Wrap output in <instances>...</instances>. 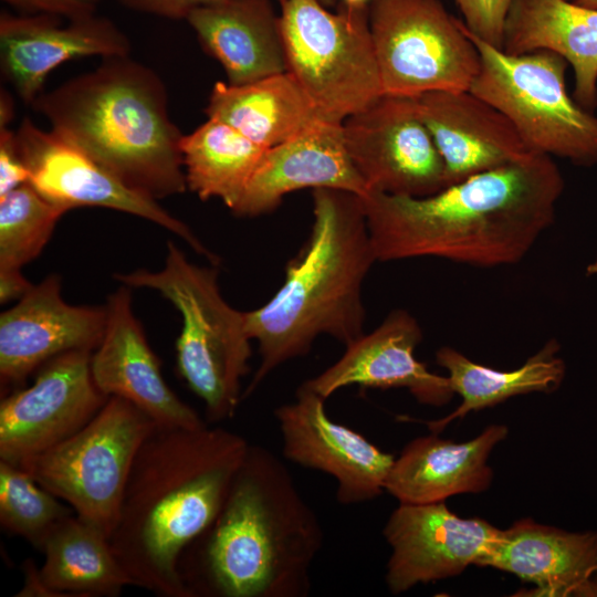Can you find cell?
Returning a JSON list of instances; mask_svg holds the SVG:
<instances>
[{
  "instance_id": "obj_1",
  "label": "cell",
  "mask_w": 597,
  "mask_h": 597,
  "mask_svg": "<svg viewBox=\"0 0 597 597\" xmlns=\"http://www.w3.org/2000/svg\"><path fill=\"white\" fill-rule=\"evenodd\" d=\"M564 179L533 154L425 197H362L377 261L436 256L491 268L521 261L553 223Z\"/></svg>"
},
{
  "instance_id": "obj_2",
  "label": "cell",
  "mask_w": 597,
  "mask_h": 597,
  "mask_svg": "<svg viewBox=\"0 0 597 597\" xmlns=\"http://www.w3.org/2000/svg\"><path fill=\"white\" fill-rule=\"evenodd\" d=\"M324 544L321 521L290 470L251 444L212 521L185 547L188 597H306Z\"/></svg>"
},
{
  "instance_id": "obj_3",
  "label": "cell",
  "mask_w": 597,
  "mask_h": 597,
  "mask_svg": "<svg viewBox=\"0 0 597 597\" xmlns=\"http://www.w3.org/2000/svg\"><path fill=\"white\" fill-rule=\"evenodd\" d=\"M250 443L222 427L157 426L132 467L112 549L134 582L160 597H188L185 547L212 521Z\"/></svg>"
},
{
  "instance_id": "obj_4",
  "label": "cell",
  "mask_w": 597,
  "mask_h": 597,
  "mask_svg": "<svg viewBox=\"0 0 597 597\" xmlns=\"http://www.w3.org/2000/svg\"><path fill=\"white\" fill-rule=\"evenodd\" d=\"M312 198V230L287 262L283 284L264 305L244 312L260 364L242 399L275 368L308 354L320 335L347 346L364 334L362 286L377 259L362 197L318 188Z\"/></svg>"
},
{
  "instance_id": "obj_5",
  "label": "cell",
  "mask_w": 597,
  "mask_h": 597,
  "mask_svg": "<svg viewBox=\"0 0 597 597\" xmlns=\"http://www.w3.org/2000/svg\"><path fill=\"white\" fill-rule=\"evenodd\" d=\"M30 106L130 188L156 200L187 189L184 134L169 116L165 84L129 55L103 59Z\"/></svg>"
},
{
  "instance_id": "obj_6",
  "label": "cell",
  "mask_w": 597,
  "mask_h": 597,
  "mask_svg": "<svg viewBox=\"0 0 597 597\" xmlns=\"http://www.w3.org/2000/svg\"><path fill=\"white\" fill-rule=\"evenodd\" d=\"M114 277L129 287L155 290L174 304L181 315L176 343L181 377L203 401L210 423L233 417L242 400L241 379L250 371L251 338L244 312L221 295L218 270L189 262L168 241L163 269H139Z\"/></svg>"
},
{
  "instance_id": "obj_7",
  "label": "cell",
  "mask_w": 597,
  "mask_h": 597,
  "mask_svg": "<svg viewBox=\"0 0 597 597\" xmlns=\"http://www.w3.org/2000/svg\"><path fill=\"white\" fill-rule=\"evenodd\" d=\"M462 24L481 61L470 91L499 109L532 151L597 165V116L568 94L566 60L549 50L506 53Z\"/></svg>"
},
{
  "instance_id": "obj_8",
  "label": "cell",
  "mask_w": 597,
  "mask_h": 597,
  "mask_svg": "<svg viewBox=\"0 0 597 597\" xmlns=\"http://www.w3.org/2000/svg\"><path fill=\"white\" fill-rule=\"evenodd\" d=\"M280 23L286 71L326 122L342 124L384 94L368 8L283 0Z\"/></svg>"
},
{
  "instance_id": "obj_9",
  "label": "cell",
  "mask_w": 597,
  "mask_h": 597,
  "mask_svg": "<svg viewBox=\"0 0 597 597\" xmlns=\"http://www.w3.org/2000/svg\"><path fill=\"white\" fill-rule=\"evenodd\" d=\"M155 427L144 411L112 396L76 433L19 467L109 538L135 458Z\"/></svg>"
},
{
  "instance_id": "obj_10",
  "label": "cell",
  "mask_w": 597,
  "mask_h": 597,
  "mask_svg": "<svg viewBox=\"0 0 597 597\" xmlns=\"http://www.w3.org/2000/svg\"><path fill=\"white\" fill-rule=\"evenodd\" d=\"M369 28L384 94L468 91L480 53L439 0H373Z\"/></svg>"
},
{
  "instance_id": "obj_11",
  "label": "cell",
  "mask_w": 597,
  "mask_h": 597,
  "mask_svg": "<svg viewBox=\"0 0 597 597\" xmlns=\"http://www.w3.org/2000/svg\"><path fill=\"white\" fill-rule=\"evenodd\" d=\"M342 133L369 191L425 197L447 187L443 160L416 97L383 94L348 116Z\"/></svg>"
},
{
  "instance_id": "obj_12",
  "label": "cell",
  "mask_w": 597,
  "mask_h": 597,
  "mask_svg": "<svg viewBox=\"0 0 597 597\" xmlns=\"http://www.w3.org/2000/svg\"><path fill=\"white\" fill-rule=\"evenodd\" d=\"M15 132L29 170L28 184L66 212L78 207H102L140 217L178 235L210 261L217 260L191 229L158 200L127 186L60 134L39 128L28 117Z\"/></svg>"
},
{
  "instance_id": "obj_13",
  "label": "cell",
  "mask_w": 597,
  "mask_h": 597,
  "mask_svg": "<svg viewBox=\"0 0 597 597\" xmlns=\"http://www.w3.org/2000/svg\"><path fill=\"white\" fill-rule=\"evenodd\" d=\"M91 354L73 350L39 368L33 384L0 402V460L19 465L82 429L108 397L95 385Z\"/></svg>"
},
{
  "instance_id": "obj_14",
  "label": "cell",
  "mask_w": 597,
  "mask_h": 597,
  "mask_svg": "<svg viewBox=\"0 0 597 597\" xmlns=\"http://www.w3.org/2000/svg\"><path fill=\"white\" fill-rule=\"evenodd\" d=\"M274 417L283 457L334 478L339 504H360L383 494L394 455L359 432L333 421L323 397L300 386L295 400L279 406Z\"/></svg>"
},
{
  "instance_id": "obj_15",
  "label": "cell",
  "mask_w": 597,
  "mask_h": 597,
  "mask_svg": "<svg viewBox=\"0 0 597 597\" xmlns=\"http://www.w3.org/2000/svg\"><path fill=\"white\" fill-rule=\"evenodd\" d=\"M499 531L485 520L458 516L444 501L399 503L383 530L391 547L385 576L389 591L399 595L478 566Z\"/></svg>"
},
{
  "instance_id": "obj_16",
  "label": "cell",
  "mask_w": 597,
  "mask_h": 597,
  "mask_svg": "<svg viewBox=\"0 0 597 597\" xmlns=\"http://www.w3.org/2000/svg\"><path fill=\"white\" fill-rule=\"evenodd\" d=\"M106 320V306L66 303L56 274L33 285L0 315L1 390L22 384L56 356L93 352L103 338Z\"/></svg>"
},
{
  "instance_id": "obj_17",
  "label": "cell",
  "mask_w": 597,
  "mask_h": 597,
  "mask_svg": "<svg viewBox=\"0 0 597 597\" xmlns=\"http://www.w3.org/2000/svg\"><path fill=\"white\" fill-rule=\"evenodd\" d=\"M130 289L122 284L105 305V332L90 362L95 385L107 397L129 401L157 426L198 428L207 425L167 385L160 362L134 315Z\"/></svg>"
},
{
  "instance_id": "obj_18",
  "label": "cell",
  "mask_w": 597,
  "mask_h": 597,
  "mask_svg": "<svg viewBox=\"0 0 597 597\" xmlns=\"http://www.w3.org/2000/svg\"><path fill=\"white\" fill-rule=\"evenodd\" d=\"M44 14H0V65L24 104L43 92L62 63L85 56L129 55L130 42L111 20L96 14L67 20Z\"/></svg>"
},
{
  "instance_id": "obj_19",
  "label": "cell",
  "mask_w": 597,
  "mask_h": 597,
  "mask_svg": "<svg viewBox=\"0 0 597 597\" xmlns=\"http://www.w3.org/2000/svg\"><path fill=\"white\" fill-rule=\"evenodd\" d=\"M422 331L407 311L395 310L369 334L348 344L342 357L301 386L325 400L337 390L358 385L363 388H406L421 404L440 407L454 392L448 376L431 373L415 350Z\"/></svg>"
},
{
  "instance_id": "obj_20",
  "label": "cell",
  "mask_w": 597,
  "mask_h": 597,
  "mask_svg": "<svg viewBox=\"0 0 597 597\" xmlns=\"http://www.w3.org/2000/svg\"><path fill=\"white\" fill-rule=\"evenodd\" d=\"M416 100L443 160L447 186L536 154L499 109L470 90Z\"/></svg>"
},
{
  "instance_id": "obj_21",
  "label": "cell",
  "mask_w": 597,
  "mask_h": 597,
  "mask_svg": "<svg viewBox=\"0 0 597 597\" xmlns=\"http://www.w3.org/2000/svg\"><path fill=\"white\" fill-rule=\"evenodd\" d=\"M304 188L339 189L360 197L369 192L346 150L342 124L322 122L268 148L231 211L239 217L264 214L287 193Z\"/></svg>"
},
{
  "instance_id": "obj_22",
  "label": "cell",
  "mask_w": 597,
  "mask_h": 597,
  "mask_svg": "<svg viewBox=\"0 0 597 597\" xmlns=\"http://www.w3.org/2000/svg\"><path fill=\"white\" fill-rule=\"evenodd\" d=\"M478 566L533 584L527 596H579L597 574V531L569 532L521 520L499 531Z\"/></svg>"
},
{
  "instance_id": "obj_23",
  "label": "cell",
  "mask_w": 597,
  "mask_h": 597,
  "mask_svg": "<svg viewBox=\"0 0 597 597\" xmlns=\"http://www.w3.org/2000/svg\"><path fill=\"white\" fill-rule=\"evenodd\" d=\"M506 436L505 426L491 425L465 442L444 440L432 432L416 438L395 458L385 491L405 504L437 503L483 492L493 480L488 459Z\"/></svg>"
},
{
  "instance_id": "obj_24",
  "label": "cell",
  "mask_w": 597,
  "mask_h": 597,
  "mask_svg": "<svg viewBox=\"0 0 597 597\" xmlns=\"http://www.w3.org/2000/svg\"><path fill=\"white\" fill-rule=\"evenodd\" d=\"M38 568L23 564L18 597H116L134 582L116 558L108 535L75 513L62 520L46 537Z\"/></svg>"
},
{
  "instance_id": "obj_25",
  "label": "cell",
  "mask_w": 597,
  "mask_h": 597,
  "mask_svg": "<svg viewBox=\"0 0 597 597\" xmlns=\"http://www.w3.org/2000/svg\"><path fill=\"white\" fill-rule=\"evenodd\" d=\"M187 22L228 83L243 85L286 72L280 14L269 0H218L193 10Z\"/></svg>"
},
{
  "instance_id": "obj_26",
  "label": "cell",
  "mask_w": 597,
  "mask_h": 597,
  "mask_svg": "<svg viewBox=\"0 0 597 597\" xmlns=\"http://www.w3.org/2000/svg\"><path fill=\"white\" fill-rule=\"evenodd\" d=\"M502 50L557 53L573 69L575 101L586 109L597 105V9L570 0H513Z\"/></svg>"
},
{
  "instance_id": "obj_27",
  "label": "cell",
  "mask_w": 597,
  "mask_h": 597,
  "mask_svg": "<svg viewBox=\"0 0 597 597\" xmlns=\"http://www.w3.org/2000/svg\"><path fill=\"white\" fill-rule=\"evenodd\" d=\"M263 148H271L326 122L286 72L243 84L216 82L205 108Z\"/></svg>"
},
{
  "instance_id": "obj_28",
  "label": "cell",
  "mask_w": 597,
  "mask_h": 597,
  "mask_svg": "<svg viewBox=\"0 0 597 597\" xmlns=\"http://www.w3.org/2000/svg\"><path fill=\"white\" fill-rule=\"evenodd\" d=\"M558 349L557 342L549 341L521 367L498 370L472 362L452 347L440 348L436 354L437 364L448 371L450 386L462 401L448 416L427 421L428 429L439 434L451 421L471 411L493 407L519 395L556 390L566 370Z\"/></svg>"
},
{
  "instance_id": "obj_29",
  "label": "cell",
  "mask_w": 597,
  "mask_h": 597,
  "mask_svg": "<svg viewBox=\"0 0 597 597\" xmlns=\"http://www.w3.org/2000/svg\"><path fill=\"white\" fill-rule=\"evenodd\" d=\"M266 149L207 117L180 142L187 188L201 200L219 198L232 210Z\"/></svg>"
},
{
  "instance_id": "obj_30",
  "label": "cell",
  "mask_w": 597,
  "mask_h": 597,
  "mask_svg": "<svg viewBox=\"0 0 597 597\" xmlns=\"http://www.w3.org/2000/svg\"><path fill=\"white\" fill-rule=\"evenodd\" d=\"M66 211L30 184L0 197V269H19L34 260Z\"/></svg>"
},
{
  "instance_id": "obj_31",
  "label": "cell",
  "mask_w": 597,
  "mask_h": 597,
  "mask_svg": "<svg viewBox=\"0 0 597 597\" xmlns=\"http://www.w3.org/2000/svg\"><path fill=\"white\" fill-rule=\"evenodd\" d=\"M21 467L0 460V525L41 551L52 530L74 511Z\"/></svg>"
},
{
  "instance_id": "obj_32",
  "label": "cell",
  "mask_w": 597,
  "mask_h": 597,
  "mask_svg": "<svg viewBox=\"0 0 597 597\" xmlns=\"http://www.w3.org/2000/svg\"><path fill=\"white\" fill-rule=\"evenodd\" d=\"M513 0H454L467 29L484 42L502 49L505 20Z\"/></svg>"
},
{
  "instance_id": "obj_33",
  "label": "cell",
  "mask_w": 597,
  "mask_h": 597,
  "mask_svg": "<svg viewBox=\"0 0 597 597\" xmlns=\"http://www.w3.org/2000/svg\"><path fill=\"white\" fill-rule=\"evenodd\" d=\"M29 182V170L19 149L17 132L0 127V197Z\"/></svg>"
},
{
  "instance_id": "obj_34",
  "label": "cell",
  "mask_w": 597,
  "mask_h": 597,
  "mask_svg": "<svg viewBox=\"0 0 597 597\" xmlns=\"http://www.w3.org/2000/svg\"><path fill=\"white\" fill-rule=\"evenodd\" d=\"M24 14H44L75 20L94 15L101 0H2Z\"/></svg>"
},
{
  "instance_id": "obj_35",
  "label": "cell",
  "mask_w": 597,
  "mask_h": 597,
  "mask_svg": "<svg viewBox=\"0 0 597 597\" xmlns=\"http://www.w3.org/2000/svg\"><path fill=\"white\" fill-rule=\"evenodd\" d=\"M122 6L163 18L187 19L197 8L218 0H117Z\"/></svg>"
},
{
  "instance_id": "obj_36",
  "label": "cell",
  "mask_w": 597,
  "mask_h": 597,
  "mask_svg": "<svg viewBox=\"0 0 597 597\" xmlns=\"http://www.w3.org/2000/svg\"><path fill=\"white\" fill-rule=\"evenodd\" d=\"M34 284L25 279L19 269H0V302L8 303L22 298Z\"/></svg>"
},
{
  "instance_id": "obj_37",
  "label": "cell",
  "mask_w": 597,
  "mask_h": 597,
  "mask_svg": "<svg viewBox=\"0 0 597 597\" xmlns=\"http://www.w3.org/2000/svg\"><path fill=\"white\" fill-rule=\"evenodd\" d=\"M12 98L7 91L1 90L0 94V127L8 126L13 116Z\"/></svg>"
},
{
  "instance_id": "obj_38",
  "label": "cell",
  "mask_w": 597,
  "mask_h": 597,
  "mask_svg": "<svg viewBox=\"0 0 597 597\" xmlns=\"http://www.w3.org/2000/svg\"><path fill=\"white\" fill-rule=\"evenodd\" d=\"M579 596H597V574L589 579Z\"/></svg>"
},
{
  "instance_id": "obj_39",
  "label": "cell",
  "mask_w": 597,
  "mask_h": 597,
  "mask_svg": "<svg viewBox=\"0 0 597 597\" xmlns=\"http://www.w3.org/2000/svg\"><path fill=\"white\" fill-rule=\"evenodd\" d=\"M373 0H343V4L349 8H366Z\"/></svg>"
},
{
  "instance_id": "obj_40",
  "label": "cell",
  "mask_w": 597,
  "mask_h": 597,
  "mask_svg": "<svg viewBox=\"0 0 597 597\" xmlns=\"http://www.w3.org/2000/svg\"><path fill=\"white\" fill-rule=\"evenodd\" d=\"M573 1L580 6L597 9V0H573Z\"/></svg>"
},
{
  "instance_id": "obj_41",
  "label": "cell",
  "mask_w": 597,
  "mask_h": 597,
  "mask_svg": "<svg viewBox=\"0 0 597 597\" xmlns=\"http://www.w3.org/2000/svg\"><path fill=\"white\" fill-rule=\"evenodd\" d=\"M586 273L588 275H597V256L595 260L587 266Z\"/></svg>"
},
{
  "instance_id": "obj_42",
  "label": "cell",
  "mask_w": 597,
  "mask_h": 597,
  "mask_svg": "<svg viewBox=\"0 0 597 597\" xmlns=\"http://www.w3.org/2000/svg\"><path fill=\"white\" fill-rule=\"evenodd\" d=\"M279 2H282L283 0H277ZM324 6L327 8L331 6H334L336 3V0H320Z\"/></svg>"
},
{
  "instance_id": "obj_43",
  "label": "cell",
  "mask_w": 597,
  "mask_h": 597,
  "mask_svg": "<svg viewBox=\"0 0 597 597\" xmlns=\"http://www.w3.org/2000/svg\"><path fill=\"white\" fill-rule=\"evenodd\" d=\"M570 1H573V0H570Z\"/></svg>"
}]
</instances>
